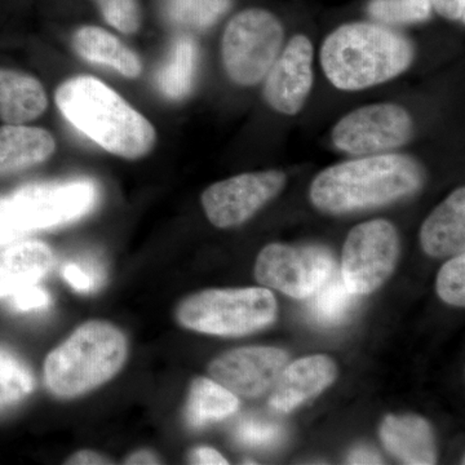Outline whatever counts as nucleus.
Wrapping results in <instances>:
<instances>
[{
	"instance_id": "f257e3e1",
	"label": "nucleus",
	"mask_w": 465,
	"mask_h": 465,
	"mask_svg": "<svg viewBox=\"0 0 465 465\" xmlns=\"http://www.w3.org/2000/svg\"><path fill=\"white\" fill-rule=\"evenodd\" d=\"M424 168L406 154H375L342 162L317 174L312 203L331 215L385 206L420 191Z\"/></svg>"
},
{
	"instance_id": "f03ea898",
	"label": "nucleus",
	"mask_w": 465,
	"mask_h": 465,
	"mask_svg": "<svg viewBox=\"0 0 465 465\" xmlns=\"http://www.w3.org/2000/svg\"><path fill=\"white\" fill-rule=\"evenodd\" d=\"M54 99L67 122L112 154L137 159L154 146L157 134L148 119L94 76L64 82Z\"/></svg>"
},
{
	"instance_id": "7ed1b4c3",
	"label": "nucleus",
	"mask_w": 465,
	"mask_h": 465,
	"mask_svg": "<svg viewBox=\"0 0 465 465\" xmlns=\"http://www.w3.org/2000/svg\"><path fill=\"white\" fill-rule=\"evenodd\" d=\"M320 58L324 74L336 88L360 91L405 73L414 61L415 48L390 27L351 23L324 39Z\"/></svg>"
},
{
	"instance_id": "20e7f679",
	"label": "nucleus",
	"mask_w": 465,
	"mask_h": 465,
	"mask_svg": "<svg viewBox=\"0 0 465 465\" xmlns=\"http://www.w3.org/2000/svg\"><path fill=\"white\" fill-rule=\"evenodd\" d=\"M127 353V341L118 327L103 321L82 324L48 354L45 384L57 397L81 396L110 381Z\"/></svg>"
},
{
	"instance_id": "39448f33",
	"label": "nucleus",
	"mask_w": 465,
	"mask_h": 465,
	"mask_svg": "<svg viewBox=\"0 0 465 465\" xmlns=\"http://www.w3.org/2000/svg\"><path fill=\"white\" fill-rule=\"evenodd\" d=\"M182 326L216 336H242L274 322L277 302L266 289L207 290L183 300L176 312Z\"/></svg>"
},
{
	"instance_id": "423d86ee",
	"label": "nucleus",
	"mask_w": 465,
	"mask_h": 465,
	"mask_svg": "<svg viewBox=\"0 0 465 465\" xmlns=\"http://www.w3.org/2000/svg\"><path fill=\"white\" fill-rule=\"evenodd\" d=\"M283 36L282 24L266 9L250 8L235 15L222 41L226 74L243 87L258 84L281 54Z\"/></svg>"
},
{
	"instance_id": "0eeeda50",
	"label": "nucleus",
	"mask_w": 465,
	"mask_h": 465,
	"mask_svg": "<svg viewBox=\"0 0 465 465\" xmlns=\"http://www.w3.org/2000/svg\"><path fill=\"white\" fill-rule=\"evenodd\" d=\"M400 237L388 220H371L354 226L342 247L341 273L354 295H369L381 286L396 269Z\"/></svg>"
},
{
	"instance_id": "6e6552de",
	"label": "nucleus",
	"mask_w": 465,
	"mask_h": 465,
	"mask_svg": "<svg viewBox=\"0 0 465 465\" xmlns=\"http://www.w3.org/2000/svg\"><path fill=\"white\" fill-rule=\"evenodd\" d=\"M335 266L327 247L272 243L256 259L255 278L291 298L308 299L326 282Z\"/></svg>"
},
{
	"instance_id": "1a4fd4ad",
	"label": "nucleus",
	"mask_w": 465,
	"mask_h": 465,
	"mask_svg": "<svg viewBox=\"0 0 465 465\" xmlns=\"http://www.w3.org/2000/svg\"><path fill=\"white\" fill-rule=\"evenodd\" d=\"M99 191L91 180L32 183L11 194L25 234L75 222L96 206Z\"/></svg>"
},
{
	"instance_id": "9d476101",
	"label": "nucleus",
	"mask_w": 465,
	"mask_h": 465,
	"mask_svg": "<svg viewBox=\"0 0 465 465\" xmlns=\"http://www.w3.org/2000/svg\"><path fill=\"white\" fill-rule=\"evenodd\" d=\"M414 122L396 104H372L342 116L332 130V143L351 155H375L411 140Z\"/></svg>"
},
{
	"instance_id": "9b49d317",
	"label": "nucleus",
	"mask_w": 465,
	"mask_h": 465,
	"mask_svg": "<svg viewBox=\"0 0 465 465\" xmlns=\"http://www.w3.org/2000/svg\"><path fill=\"white\" fill-rule=\"evenodd\" d=\"M286 185L282 171L242 173L211 185L202 194V206L211 224L232 228L246 223Z\"/></svg>"
},
{
	"instance_id": "f8f14e48",
	"label": "nucleus",
	"mask_w": 465,
	"mask_h": 465,
	"mask_svg": "<svg viewBox=\"0 0 465 465\" xmlns=\"http://www.w3.org/2000/svg\"><path fill=\"white\" fill-rule=\"evenodd\" d=\"M313 45L299 34L291 38L265 75L264 97L281 114L295 115L304 108L313 87Z\"/></svg>"
},
{
	"instance_id": "ddd939ff",
	"label": "nucleus",
	"mask_w": 465,
	"mask_h": 465,
	"mask_svg": "<svg viewBox=\"0 0 465 465\" xmlns=\"http://www.w3.org/2000/svg\"><path fill=\"white\" fill-rule=\"evenodd\" d=\"M287 362L289 354L282 349L240 348L217 357L208 371L235 396L256 397L273 387Z\"/></svg>"
},
{
	"instance_id": "4468645a",
	"label": "nucleus",
	"mask_w": 465,
	"mask_h": 465,
	"mask_svg": "<svg viewBox=\"0 0 465 465\" xmlns=\"http://www.w3.org/2000/svg\"><path fill=\"white\" fill-rule=\"evenodd\" d=\"M338 369L331 358L311 356L284 367L275 382L269 405L277 411L290 412L318 396L335 381Z\"/></svg>"
},
{
	"instance_id": "2eb2a0df",
	"label": "nucleus",
	"mask_w": 465,
	"mask_h": 465,
	"mask_svg": "<svg viewBox=\"0 0 465 465\" xmlns=\"http://www.w3.org/2000/svg\"><path fill=\"white\" fill-rule=\"evenodd\" d=\"M54 262V252L43 242L15 241L0 246V299L41 282Z\"/></svg>"
},
{
	"instance_id": "dca6fc26",
	"label": "nucleus",
	"mask_w": 465,
	"mask_h": 465,
	"mask_svg": "<svg viewBox=\"0 0 465 465\" xmlns=\"http://www.w3.org/2000/svg\"><path fill=\"white\" fill-rule=\"evenodd\" d=\"M424 252L432 258H449L465 250V189L452 192L425 220L420 231Z\"/></svg>"
},
{
	"instance_id": "f3484780",
	"label": "nucleus",
	"mask_w": 465,
	"mask_h": 465,
	"mask_svg": "<svg viewBox=\"0 0 465 465\" xmlns=\"http://www.w3.org/2000/svg\"><path fill=\"white\" fill-rule=\"evenodd\" d=\"M381 439L385 449L402 463L436 464L437 448L433 430L420 416H387L381 425Z\"/></svg>"
},
{
	"instance_id": "a211bd4d",
	"label": "nucleus",
	"mask_w": 465,
	"mask_h": 465,
	"mask_svg": "<svg viewBox=\"0 0 465 465\" xmlns=\"http://www.w3.org/2000/svg\"><path fill=\"white\" fill-rule=\"evenodd\" d=\"M56 152L48 131L24 124L0 127V176L20 173L47 161Z\"/></svg>"
},
{
	"instance_id": "6ab92c4d",
	"label": "nucleus",
	"mask_w": 465,
	"mask_h": 465,
	"mask_svg": "<svg viewBox=\"0 0 465 465\" xmlns=\"http://www.w3.org/2000/svg\"><path fill=\"white\" fill-rule=\"evenodd\" d=\"M73 47L84 60L110 67L125 78H137L143 64L137 54L115 35L97 26H84L73 36Z\"/></svg>"
},
{
	"instance_id": "aec40b11",
	"label": "nucleus",
	"mask_w": 465,
	"mask_h": 465,
	"mask_svg": "<svg viewBox=\"0 0 465 465\" xmlns=\"http://www.w3.org/2000/svg\"><path fill=\"white\" fill-rule=\"evenodd\" d=\"M48 100L38 79L0 69V119L5 124H24L47 110Z\"/></svg>"
},
{
	"instance_id": "412c9836",
	"label": "nucleus",
	"mask_w": 465,
	"mask_h": 465,
	"mask_svg": "<svg viewBox=\"0 0 465 465\" xmlns=\"http://www.w3.org/2000/svg\"><path fill=\"white\" fill-rule=\"evenodd\" d=\"M240 401L213 379L198 378L192 382L186 403L185 419L189 427L203 428L223 420L237 411Z\"/></svg>"
},
{
	"instance_id": "4be33fe9",
	"label": "nucleus",
	"mask_w": 465,
	"mask_h": 465,
	"mask_svg": "<svg viewBox=\"0 0 465 465\" xmlns=\"http://www.w3.org/2000/svg\"><path fill=\"white\" fill-rule=\"evenodd\" d=\"M200 52L192 36L182 35L174 39L170 56L159 69V91L170 100H183L191 94L197 73Z\"/></svg>"
},
{
	"instance_id": "5701e85b",
	"label": "nucleus",
	"mask_w": 465,
	"mask_h": 465,
	"mask_svg": "<svg viewBox=\"0 0 465 465\" xmlns=\"http://www.w3.org/2000/svg\"><path fill=\"white\" fill-rule=\"evenodd\" d=\"M308 299V317L321 326L333 327L347 321L356 305L357 295L347 289L336 265L326 282Z\"/></svg>"
},
{
	"instance_id": "b1692460",
	"label": "nucleus",
	"mask_w": 465,
	"mask_h": 465,
	"mask_svg": "<svg viewBox=\"0 0 465 465\" xmlns=\"http://www.w3.org/2000/svg\"><path fill=\"white\" fill-rule=\"evenodd\" d=\"M34 376L21 358L0 347V412L16 406L34 390Z\"/></svg>"
},
{
	"instance_id": "393cba45",
	"label": "nucleus",
	"mask_w": 465,
	"mask_h": 465,
	"mask_svg": "<svg viewBox=\"0 0 465 465\" xmlns=\"http://www.w3.org/2000/svg\"><path fill=\"white\" fill-rule=\"evenodd\" d=\"M232 0H166L164 14L176 25L206 29L231 8Z\"/></svg>"
},
{
	"instance_id": "a878e982",
	"label": "nucleus",
	"mask_w": 465,
	"mask_h": 465,
	"mask_svg": "<svg viewBox=\"0 0 465 465\" xmlns=\"http://www.w3.org/2000/svg\"><path fill=\"white\" fill-rule=\"evenodd\" d=\"M370 16L388 25L424 23L432 16L430 0H371Z\"/></svg>"
},
{
	"instance_id": "bb28decb",
	"label": "nucleus",
	"mask_w": 465,
	"mask_h": 465,
	"mask_svg": "<svg viewBox=\"0 0 465 465\" xmlns=\"http://www.w3.org/2000/svg\"><path fill=\"white\" fill-rule=\"evenodd\" d=\"M235 442L247 448H272L283 439V428L260 418L242 419L232 430Z\"/></svg>"
},
{
	"instance_id": "cd10ccee",
	"label": "nucleus",
	"mask_w": 465,
	"mask_h": 465,
	"mask_svg": "<svg viewBox=\"0 0 465 465\" xmlns=\"http://www.w3.org/2000/svg\"><path fill=\"white\" fill-rule=\"evenodd\" d=\"M437 293L443 302L455 307L465 304V256H454L437 275Z\"/></svg>"
},
{
	"instance_id": "c85d7f7f",
	"label": "nucleus",
	"mask_w": 465,
	"mask_h": 465,
	"mask_svg": "<svg viewBox=\"0 0 465 465\" xmlns=\"http://www.w3.org/2000/svg\"><path fill=\"white\" fill-rule=\"evenodd\" d=\"M64 280L79 293H94L105 281L103 266L91 259L67 262L61 268Z\"/></svg>"
},
{
	"instance_id": "c756f323",
	"label": "nucleus",
	"mask_w": 465,
	"mask_h": 465,
	"mask_svg": "<svg viewBox=\"0 0 465 465\" xmlns=\"http://www.w3.org/2000/svg\"><path fill=\"white\" fill-rule=\"evenodd\" d=\"M109 25L124 34L140 29L142 11L139 0H94Z\"/></svg>"
},
{
	"instance_id": "7c9ffc66",
	"label": "nucleus",
	"mask_w": 465,
	"mask_h": 465,
	"mask_svg": "<svg viewBox=\"0 0 465 465\" xmlns=\"http://www.w3.org/2000/svg\"><path fill=\"white\" fill-rule=\"evenodd\" d=\"M7 302L9 307L15 312L27 313V312L42 311V309L50 307L51 296L38 283L17 291L16 293L9 296Z\"/></svg>"
},
{
	"instance_id": "2f4dec72",
	"label": "nucleus",
	"mask_w": 465,
	"mask_h": 465,
	"mask_svg": "<svg viewBox=\"0 0 465 465\" xmlns=\"http://www.w3.org/2000/svg\"><path fill=\"white\" fill-rule=\"evenodd\" d=\"M23 237H25V232L18 222L11 195L0 197V246L18 241Z\"/></svg>"
},
{
	"instance_id": "473e14b6",
	"label": "nucleus",
	"mask_w": 465,
	"mask_h": 465,
	"mask_svg": "<svg viewBox=\"0 0 465 465\" xmlns=\"http://www.w3.org/2000/svg\"><path fill=\"white\" fill-rule=\"evenodd\" d=\"M430 5L440 16L464 23L465 0H430Z\"/></svg>"
},
{
	"instance_id": "72a5a7b5",
	"label": "nucleus",
	"mask_w": 465,
	"mask_h": 465,
	"mask_svg": "<svg viewBox=\"0 0 465 465\" xmlns=\"http://www.w3.org/2000/svg\"><path fill=\"white\" fill-rule=\"evenodd\" d=\"M192 464L198 465H226L228 460L215 449L198 448L193 450L191 457H189Z\"/></svg>"
},
{
	"instance_id": "f704fd0d",
	"label": "nucleus",
	"mask_w": 465,
	"mask_h": 465,
	"mask_svg": "<svg viewBox=\"0 0 465 465\" xmlns=\"http://www.w3.org/2000/svg\"><path fill=\"white\" fill-rule=\"evenodd\" d=\"M348 464L366 465V464H382L381 457L374 449L362 448L354 449L347 458Z\"/></svg>"
},
{
	"instance_id": "c9c22d12",
	"label": "nucleus",
	"mask_w": 465,
	"mask_h": 465,
	"mask_svg": "<svg viewBox=\"0 0 465 465\" xmlns=\"http://www.w3.org/2000/svg\"><path fill=\"white\" fill-rule=\"evenodd\" d=\"M66 464L75 465H91V464H112L108 459L100 455L99 452L91 451V450H84V451L76 452Z\"/></svg>"
},
{
	"instance_id": "e433bc0d",
	"label": "nucleus",
	"mask_w": 465,
	"mask_h": 465,
	"mask_svg": "<svg viewBox=\"0 0 465 465\" xmlns=\"http://www.w3.org/2000/svg\"><path fill=\"white\" fill-rule=\"evenodd\" d=\"M125 464H159V459L157 455L153 454V452L148 451V450H142V451L134 452L133 455H130L124 461Z\"/></svg>"
}]
</instances>
